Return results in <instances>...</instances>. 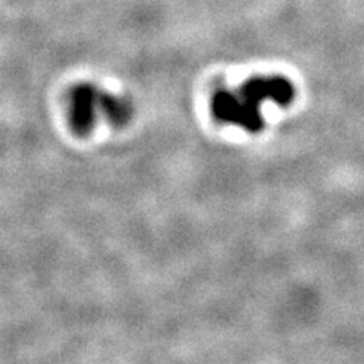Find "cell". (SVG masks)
<instances>
[{
    "label": "cell",
    "instance_id": "cell-1",
    "mask_svg": "<svg viewBox=\"0 0 364 364\" xmlns=\"http://www.w3.org/2000/svg\"><path fill=\"white\" fill-rule=\"evenodd\" d=\"M294 99V87L282 76H258L234 90H220L213 97V114L222 123L246 132H258L264 127L263 107L267 104L287 107Z\"/></svg>",
    "mask_w": 364,
    "mask_h": 364
},
{
    "label": "cell",
    "instance_id": "cell-2",
    "mask_svg": "<svg viewBox=\"0 0 364 364\" xmlns=\"http://www.w3.org/2000/svg\"><path fill=\"white\" fill-rule=\"evenodd\" d=\"M68 111L72 127L79 134L90 132L100 120L122 127L129 122L134 112L128 99L105 93L91 84L77 85L72 90Z\"/></svg>",
    "mask_w": 364,
    "mask_h": 364
}]
</instances>
